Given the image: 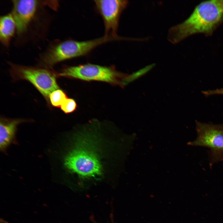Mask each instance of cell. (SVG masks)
Returning a JSON list of instances; mask_svg holds the SVG:
<instances>
[{
	"label": "cell",
	"mask_w": 223,
	"mask_h": 223,
	"mask_svg": "<svg viewBox=\"0 0 223 223\" xmlns=\"http://www.w3.org/2000/svg\"><path fill=\"white\" fill-rule=\"evenodd\" d=\"M11 74L15 80H24L31 83L47 100L50 94L59 89L56 80L57 73L49 69L10 63Z\"/></svg>",
	"instance_id": "obj_5"
},
{
	"label": "cell",
	"mask_w": 223,
	"mask_h": 223,
	"mask_svg": "<svg viewBox=\"0 0 223 223\" xmlns=\"http://www.w3.org/2000/svg\"><path fill=\"white\" fill-rule=\"evenodd\" d=\"M67 98L65 92L59 89L53 91L50 95L49 101L52 105L55 107H60Z\"/></svg>",
	"instance_id": "obj_11"
},
{
	"label": "cell",
	"mask_w": 223,
	"mask_h": 223,
	"mask_svg": "<svg viewBox=\"0 0 223 223\" xmlns=\"http://www.w3.org/2000/svg\"><path fill=\"white\" fill-rule=\"evenodd\" d=\"M153 67V65L148 66L130 75H128L122 80V83L123 86L133 82L145 74Z\"/></svg>",
	"instance_id": "obj_12"
},
{
	"label": "cell",
	"mask_w": 223,
	"mask_h": 223,
	"mask_svg": "<svg viewBox=\"0 0 223 223\" xmlns=\"http://www.w3.org/2000/svg\"><path fill=\"white\" fill-rule=\"evenodd\" d=\"M77 107V104L75 100L68 98L63 102L60 107L62 111L66 114L73 112Z\"/></svg>",
	"instance_id": "obj_13"
},
{
	"label": "cell",
	"mask_w": 223,
	"mask_h": 223,
	"mask_svg": "<svg viewBox=\"0 0 223 223\" xmlns=\"http://www.w3.org/2000/svg\"><path fill=\"white\" fill-rule=\"evenodd\" d=\"M96 10L101 15L104 24L105 35L114 37L117 36V31L120 16L128 4L127 0H94Z\"/></svg>",
	"instance_id": "obj_6"
},
{
	"label": "cell",
	"mask_w": 223,
	"mask_h": 223,
	"mask_svg": "<svg viewBox=\"0 0 223 223\" xmlns=\"http://www.w3.org/2000/svg\"><path fill=\"white\" fill-rule=\"evenodd\" d=\"M127 75L117 71L114 66L90 63L66 67L57 73V77L103 81L121 87H124L122 81Z\"/></svg>",
	"instance_id": "obj_3"
},
{
	"label": "cell",
	"mask_w": 223,
	"mask_h": 223,
	"mask_svg": "<svg viewBox=\"0 0 223 223\" xmlns=\"http://www.w3.org/2000/svg\"><path fill=\"white\" fill-rule=\"evenodd\" d=\"M25 120L9 119L2 117L0 119V146L1 149H4L12 140L18 125Z\"/></svg>",
	"instance_id": "obj_9"
},
{
	"label": "cell",
	"mask_w": 223,
	"mask_h": 223,
	"mask_svg": "<svg viewBox=\"0 0 223 223\" xmlns=\"http://www.w3.org/2000/svg\"><path fill=\"white\" fill-rule=\"evenodd\" d=\"M223 22V0H208L200 3L185 21L170 28L168 40L176 43L196 33L211 35Z\"/></svg>",
	"instance_id": "obj_1"
},
{
	"label": "cell",
	"mask_w": 223,
	"mask_h": 223,
	"mask_svg": "<svg viewBox=\"0 0 223 223\" xmlns=\"http://www.w3.org/2000/svg\"><path fill=\"white\" fill-rule=\"evenodd\" d=\"M109 218L110 221L108 223H116L114 220V215L112 213H111ZM90 219L93 223H99L95 220L94 217L92 216L90 217Z\"/></svg>",
	"instance_id": "obj_15"
},
{
	"label": "cell",
	"mask_w": 223,
	"mask_h": 223,
	"mask_svg": "<svg viewBox=\"0 0 223 223\" xmlns=\"http://www.w3.org/2000/svg\"><path fill=\"white\" fill-rule=\"evenodd\" d=\"M16 30L15 23L12 13L2 16L0 19V40L2 45L8 46Z\"/></svg>",
	"instance_id": "obj_10"
},
{
	"label": "cell",
	"mask_w": 223,
	"mask_h": 223,
	"mask_svg": "<svg viewBox=\"0 0 223 223\" xmlns=\"http://www.w3.org/2000/svg\"><path fill=\"white\" fill-rule=\"evenodd\" d=\"M115 40L113 37L105 36L85 41L66 40L51 48L43 55L41 60L45 65L51 66L64 60L86 55L98 46Z\"/></svg>",
	"instance_id": "obj_2"
},
{
	"label": "cell",
	"mask_w": 223,
	"mask_h": 223,
	"mask_svg": "<svg viewBox=\"0 0 223 223\" xmlns=\"http://www.w3.org/2000/svg\"><path fill=\"white\" fill-rule=\"evenodd\" d=\"M197 137L188 145L208 148L210 168L223 161V124L202 123L196 120Z\"/></svg>",
	"instance_id": "obj_4"
},
{
	"label": "cell",
	"mask_w": 223,
	"mask_h": 223,
	"mask_svg": "<svg viewBox=\"0 0 223 223\" xmlns=\"http://www.w3.org/2000/svg\"><path fill=\"white\" fill-rule=\"evenodd\" d=\"M12 14L15 20L17 33L20 36L24 33L36 14L41 2L33 0H13Z\"/></svg>",
	"instance_id": "obj_8"
},
{
	"label": "cell",
	"mask_w": 223,
	"mask_h": 223,
	"mask_svg": "<svg viewBox=\"0 0 223 223\" xmlns=\"http://www.w3.org/2000/svg\"><path fill=\"white\" fill-rule=\"evenodd\" d=\"M202 93L206 97L214 95H223V88L213 90L203 91Z\"/></svg>",
	"instance_id": "obj_14"
},
{
	"label": "cell",
	"mask_w": 223,
	"mask_h": 223,
	"mask_svg": "<svg viewBox=\"0 0 223 223\" xmlns=\"http://www.w3.org/2000/svg\"><path fill=\"white\" fill-rule=\"evenodd\" d=\"M64 164L70 170L85 177L101 174V166L92 153L85 150H75L65 158Z\"/></svg>",
	"instance_id": "obj_7"
}]
</instances>
